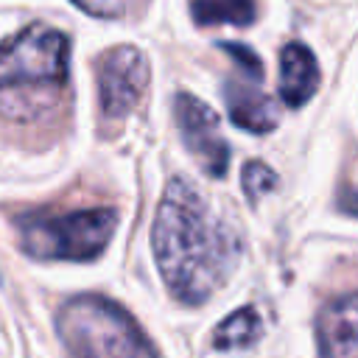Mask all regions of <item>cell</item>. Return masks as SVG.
I'll list each match as a JSON object with an SVG mask.
<instances>
[{"instance_id":"6","label":"cell","mask_w":358,"mask_h":358,"mask_svg":"<svg viewBox=\"0 0 358 358\" xmlns=\"http://www.w3.org/2000/svg\"><path fill=\"white\" fill-rule=\"evenodd\" d=\"M173 112H176V126L182 131V143L187 145V151L199 159V165L213 179H221L229 168V143L221 134L218 115L190 92H179L173 98Z\"/></svg>"},{"instance_id":"1","label":"cell","mask_w":358,"mask_h":358,"mask_svg":"<svg viewBox=\"0 0 358 358\" xmlns=\"http://www.w3.org/2000/svg\"><path fill=\"white\" fill-rule=\"evenodd\" d=\"M151 243L168 291L185 305L210 299L241 257L238 232L185 176L165 185Z\"/></svg>"},{"instance_id":"11","label":"cell","mask_w":358,"mask_h":358,"mask_svg":"<svg viewBox=\"0 0 358 358\" xmlns=\"http://www.w3.org/2000/svg\"><path fill=\"white\" fill-rule=\"evenodd\" d=\"M263 336V322L255 308H238L229 313L213 333V344L218 350H243L252 347Z\"/></svg>"},{"instance_id":"8","label":"cell","mask_w":358,"mask_h":358,"mask_svg":"<svg viewBox=\"0 0 358 358\" xmlns=\"http://www.w3.org/2000/svg\"><path fill=\"white\" fill-rule=\"evenodd\" d=\"M319 87V64L308 45L288 42L280 53V95L291 109L305 106Z\"/></svg>"},{"instance_id":"3","label":"cell","mask_w":358,"mask_h":358,"mask_svg":"<svg viewBox=\"0 0 358 358\" xmlns=\"http://www.w3.org/2000/svg\"><path fill=\"white\" fill-rule=\"evenodd\" d=\"M56 330L70 358H157L140 324L117 302L98 294L67 299L59 308Z\"/></svg>"},{"instance_id":"5","label":"cell","mask_w":358,"mask_h":358,"mask_svg":"<svg viewBox=\"0 0 358 358\" xmlns=\"http://www.w3.org/2000/svg\"><path fill=\"white\" fill-rule=\"evenodd\" d=\"M98 78V98H101V115L106 120H123L134 112V106L143 101L148 90V62L140 48L120 45L106 50L95 64Z\"/></svg>"},{"instance_id":"12","label":"cell","mask_w":358,"mask_h":358,"mask_svg":"<svg viewBox=\"0 0 358 358\" xmlns=\"http://www.w3.org/2000/svg\"><path fill=\"white\" fill-rule=\"evenodd\" d=\"M277 187V173L260 162V159H249L243 165V193L249 196V201H257L263 193Z\"/></svg>"},{"instance_id":"2","label":"cell","mask_w":358,"mask_h":358,"mask_svg":"<svg viewBox=\"0 0 358 358\" xmlns=\"http://www.w3.org/2000/svg\"><path fill=\"white\" fill-rule=\"evenodd\" d=\"M70 42L45 22L0 45V117L31 123L53 112L67 90Z\"/></svg>"},{"instance_id":"10","label":"cell","mask_w":358,"mask_h":358,"mask_svg":"<svg viewBox=\"0 0 358 358\" xmlns=\"http://www.w3.org/2000/svg\"><path fill=\"white\" fill-rule=\"evenodd\" d=\"M190 14L199 25H252L257 20V0H193Z\"/></svg>"},{"instance_id":"7","label":"cell","mask_w":358,"mask_h":358,"mask_svg":"<svg viewBox=\"0 0 358 358\" xmlns=\"http://www.w3.org/2000/svg\"><path fill=\"white\" fill-rule=\"evenodd\" d=\"M355 324H358L355 294H344V296L327 302L316 319L319 358H355V352H358Z\"/></svg>"},{"instance_id":"14","label":"cell","mask_w":358,"mask_h":358,"mask_svg":"<svg viewBox=\"0 0 358 358\" xmlns=\"http://www.w3.org/2000/svg\"><path fill=\"white\" fill-rule=\"evenodd\" d=\"M73 3L98 20H117L126 14V6H129V0H73Z\"/></svg>"},{"instance_id":"4","label":"cell","mask_w":358,"mask_h":358,"mask_svg":"<svg viewBox=\"0 0 358 358\" xmlns=\"http://www.w3.org/2000/svg\"><path fill=\"white\" fill-rule=\"evenodd\" d=\"M115 210L92 207V210H70L59 215L36 213L20 218V246L25 255L36 260H92L98 257L112 232H115Z\"/></svg>"},{"instance_id":"13","label":"cell","mask_w":358,"mask_h":358,"mask_svg":"<svg viewBox=\"0 0 358 358\" xmlns=\"http://www.w3.org/2000/svg\"><path fill=\"white\" fill-rule=\"evenodd\" d=\"M221 50L229 53L252 81H260V78H263V62L257 59V53H255L252 48H246V45H241V42H221Z\"/></svg>"},{"instance_id":"9","label":"cell","mask_w":358,"mask_h":358,"mask_svg":"<svg viewBox=\"0 0 358 358\" xmlns=\"http://www.w3.org/2000/svg\"><path fill=\"white\" fill-rule=\"evenodd\" d=\"M224 101H227L229 120L238 129H246L255 134H268L280 120L274 101L266 92H260L257 87H252L249 81H229L224 90Z\"/></svg>"}]
</instances>
